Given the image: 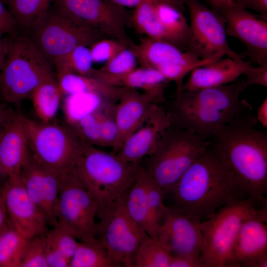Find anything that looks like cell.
<instances>
[{"mask_svg":"<svg viewBox=\"0 0 267 267\" xmlns=\"http://www.w3.org/2000/svg\"><path fill=\"white\" fill-rule=\"evenodd\" d=\"M70 267H115L104 248L96 238L79 241Z\"/></svg>","mask_w":267,"mask_h":267,"instance_id":"obj_29","label":"cell"},{"mask_svg":"<svg viewBox=\"0 0 267 267\" xmlns=\"http://www.w3.org/2000/svg\"><path fill=\"white\" fill-rule=\"evenodd\" d=\"M141 161H124L116 154L86 144L74 169L96 202L98 214L122 197L136 177Z\"/></svg>","mask_w":267,"mask_h":267,"instance_id":"obj_4","label":"cell"},{"mask_svg":"<svg viewBox=\"0 0 267 267\" xmlns=\"http://www.w3.org/2000/svg\"><path fill=\"white\" fill-rule=\"evenodd\" d=\"M171 256L156 237L148 235L136 251L134 267H169Z\"/></svg>","mask_w":267,"mask_h":267,"instance_id":"obj_32","label":"cell"},{"mask_svg":"<svg viewBox=\"0 0 267 267\" xmlns=\"http://www.w3.org/2000/svg\"><path fill=\"white\" fill-rule=\"evenodd\" d=\"M168 195L169 207L201 222L222 207L249 197L210 142Z\"/></svg>","mask_w":267,"mask_h":267,"instance_id":"obj_2","label":"cell"},{"mask_svg":"<svg viewBox=\"0 0 267 267\" xmlns=\"http://www.w3.org/2000/svg\"><path fill=\"white\" fill-rule=\"evenodd\" d=\"M256 118L265 129L267 128V97L258 108Z\"/></svg>","mask_w":267,"mask_h":267,"instance_id":"obj_49","label":"cell"},{"mask_svg":"<svg viewBox=\"0 0 267 267\" xmlns=\"http://www.w3.org/2000/svg\"><path fill=\"white\" fill-rule=\"evenodd\" d=\"M114 3L127 8L134 7L146 2L158 3L160 2H167L174 4L182 5L184 4L183 0H110Z\"/></svg>","mask_w":267,"mask_h":267,"instance_id":"obj_47","label":"cell"},{"mask_svg":"<svg viewBox=\"0 0 267 267\" xmlns=\"http://www.w3.org/2000/svg\"><path fill=\"white\" fill-rule=\"evenodd\" d=\"M131 48L141 66L157 70L199 58L169 42L147 37L141 38L139 43Z\"/></svg>","mask_w":267,"mask_h":267,"instance_id":"obj_24","label":"cell"},{"mask_svg":"<svg viewBox=\"0 0 267 267\" xmlns=\"http://www.w3.org/2000/svg\"><path fill=\"white\" fill-rule=\"evenodd\" d=\"M247 88L239 78L221 86L182 90L170 103L163 105L173 125L191 130L210 141L220 128L252 107L246 99L239 97Z\"/></svg>","mask_w":267,"mask_h":267,"instance_id":"obj_3","label":"cell"},{"mask_svg":"<svg viewBox=\"0 0 267 267\" xmlns=\"http://www.w3.org/2000/svg\"><path fill=\"white\" fill-rule=\"evenodd\" d=\"M155 3L146 2L135 7L131 15V24L137 32L145 37L167 42L156 13Z\"/></svg>","mask_w":267,"mask_h":267,"instance_id":"obj_30","label":"cell"},{"mask_svg":"<svg viewBox=\"0 0 267 267\" xmlns=\"http://www.w3.org/2000/svg\"><path fill=\"white\" fill-rule=\"evenodd\" d=\"M17 26L14 18L0 0V32L4 34H12Z\"/></svg>","mask_w":267,"mask_h":267,"instance_id":"obj_44","label":"cell"},{"mask_svg":"<svg viewBox=\"0 0 267 267\" xmlns=\"http://www.w3.org/2000/svg\"><path fill=\"white\" fill-rule=\"evenodd\" d=\"M98 205L84 187L74 168L60 173L55 207L57 223L79 241L95 238Z\"/></svg>","mask_w":267,"mask_h":267,"instance_id":"obj_10","label":"cell"},{"mask_svg":"<svg viewBox=\"0 0 267 267\" xmlns=\"http://www.w3.org/2000/svg\"><path fill=\"white\" fill-rule=\"evenodd\" d=\"M63 95L82 93H92L103 99L116 103L129 89L105 84L92 77L69 73L57 77Z\"/></svg>","mask_w":267,"mask_h":267,"instance_id":"obj_26","label":"cell"},{"mask_svg":"<svg viewBox=\"0 0 267 267\" xmlns=\"http://www.w3.org/2000/svg\"><path fill=\"white\" fill-rule=\"evenodd\" d=\"M252 109L220 128L209 141L249 197L267 204V134L256 128Z\"/></svg>","mask_w":267,"mask_h":267,"instance_id":"obj_1","label":"cell"},{"mask_svg":"<svg viewBox=\"0 0 267 267\" xmlns=\"http://www.w3.org/2000/svg\"><path fill=\"white\" fill-rule=\"evenodd\" d=\"M9 39L8 50L0 72V91L6 103L19 105L53 74L50 62L30 37Z\"/></svg>","mask_w":267,"mask_h":267,"instance_id":"obj_7","label":"cell"},{"mask_svg":"<svg viewBox=\"0 0 267 267\" xmlns=\"http://www.w3.org/2000/svg\"><path fill=\"white\" fill-rule=\"evenodd\" d=\"M5 204L9 225L25 238L48 231L44 217L27 194L19 174L8 178Z\"/></svg>","mask_w":267,"mask_h":267,"instance_id":"obj_17","label":"cell"},{"mask_svg":"<svg viewBox=\"0 0 267 267\" xmlns=\"http://www.w3.org/2000/svg\"><path fill=\"white\" fill-rule=\"evenodd\" d=\"M238 6L254 10L267 20V0H241Z\"/></svg>","mask_w":267,"mask_h":267,"instance_id":"obj_46","label":"cell"},{"mask_svg":"<svg viewBox=\"0 0 267 267\" xmlns=\"http://www.w3.org/2000/svg\"><path fill=\"white\" fill-rule=\"evenodd\" d=\"M169 267H203L199 257L191 255L172 256Z\"/></svg>","mask_w":267,"mask_h":267,"instance_id":"obj_45","label":"cell"},{"mask_svg":"<svg viewBox=\"0 0 267 267\" xmlns=\"http://www.w3.org/2000/svg\"><path fill=\"white\" fill-rule=\"evenodd\" d=\"M63 96L57 79L49 76L34 89L30 98L34 111L41 122L53 121Z\"/></svg>","mask_w":267,"mask_h":267,"instance_id":"obj_28","label":"cell"},{"mask_svg":"<svg viewBox=\"0 0 267 267\" xmlns=\"http://www.w3.org/2000/svg\"><path fill=\"white\" fill-rule=\"evenodd\" d=\"M252 64L244 58L221 57L193 69L182 90L215 87L232 83L244 75Z\"/></svg>","mask_w":267,"mask_h":267,"instance_id":"obj_23","label":"cell"},{"mask_svg":"<svg viewBox=\"0 0 267 267\" xmlns=\"http://www.w3.org/2000/svg\"><path fill=\"white\" fill-rule=\"evenodd\" d=\"M154 104L147 95L136 89H129L124 93L115 105L114 118L118 134L111 153L118 152L142 124Z\"/></svg>","mask_w":267,"mask_h":267,"instance_id":"obj_21","label":"cell"},{"mask_svg":"<svg viewBox=\"0 0 267 267\" xmlns=\"http://www.w3.org/2000/svg\"><path fill=\"white\" fill-rule=\"evenodd\" d=\"M46 232L27 239L19 267H47L45 259Z\"/></svg>","mask_w":267,"mask_h":267,"instance_id":"obj_37","label":"cell"},{"mask_svg":"<svg viewBox=\"0 0 267 267\" xmlns=\"http://www.w3.org/2000/svg\"><path fill=\"white\" fill-rule=\"evenodd\" d=\"M267 212L246 219L233 250L237 267H267Z\"/></svg>","mask_w":267,"mask_h":267,"instance_id":"obj_18","label":"cell"},{"mask_svg":"<svg viewBox=\"0 0 267 267\" xmlns=\"http://www.w3.org/2000/svg\"><path fill=\"white\" fill-rule=\"evenodd\" d=\"M212 8L218 10L232 5H239L241 0H205Z\"/></svg>","mask_w":267,"mask_h":267,"instance_id":"obj_51","label":"cell"},{"mask_svg":"<svg viewBox=\"0 0 267 267\" xmlns=\"http://www.w3.org/2000/svg\"><path fill=\"white\" fill-rule=\"evenodd\" d=\"M30 36L50 62L69 54L80 45L91 46L108 38L100 31L77 23L51 4L32 24Z\"/></svg>","mask_w":267,"mask_h":267,"instance_id":"obj_8","label":"cell"},{"mask_svg":"<svg viewBox=\"0 0 267 267\" xmlns=\"http://www.w3.org/2000/svg\"><path fill=\"white\" fill-rule=\"evenodd\" d=\"M4 35L0 32V72L3 67L9 47V39L4 37Z\"/></svg>","mask_w":267,"mask_h":267,"instance_id":"obj_50","label":"cell"},{"mask_svg":"<svg viewBox=\"0 0 267 267\" xmlns=\"http://www.w3.org/2000/svg\"><path fill=\"white\" fill-rule=\"evenodd\" d=\"M216 10L224 20L227 35L245 47L244 57L252 64H267V20L237 5Z\"/></svg>","mask_w":267,"mask_h":267,"instance_id":"obj_14","label":"cell"},{"mask_svg":"<svg viewBox=\"0 0 267 267\" xmlns=\"http://www.w3.org/2000/svg\"><path fill=\"white\" fill-rule=\"evenodd\" d=\"M27 239L10 225L0 232V267H19Z\"/></svg>","mask_w":267,"mask_h":267,"instance_id":"obj_34","label":"cell"},{"mask_svg":"<svg viewBox=\"0 0 267 267\" xmlns=\"http://www.w3.org/2000/svg\"><path fill=\"white\" fill-rule=\"evenodd\" d=\"M124 196L98 214L95 237L115 267H134L136 251L148 234L127 214L124 207Z\"/></svg>","mask_w":267,"mask_h":267,"instance_id":"obj_11","label":"cell"},{"mask_svg":"<svg viewBox=\"0 0 267 267\" xmlns=\"http://www.w3.org/2000/svg\"><path fill=\"white\" fill-rule=\"evenodd\" d=\"M209 144V141L193 131L172 124L162 133L151 152L141 163L146 174L160 188L165 197Z\"/></svg>","mask_w":267,"mask_h":267,"instance_id":"obj_5","label":"cell"},{"mask_svg":"<svg viewBox=\"0 0 267 267\" xmlns=\"http://www.w3.org/2000/svg\"><path fill=\"white\" fill-rule=\"evenodd\" d=\"M8 177L4 173L0 165V192L3 191L6 187Z\"/></svg>","mask_w":267,"mask_h":267,"instance_id":"obj_53","label":"cell"},{"mask_svg":"<svg viewBox=\"0 0 267 267\" xmlns=\"http://www.w3.org/2000/svg\"><path fill=\"white\" fill-rule=\"evenodd\" d=\"M146 187L149 212V232L148 235L156 237L167 211L164 204L165 195L157 184L146 174Z\"/></svg>","mask_w":267,"mask_h":267,"instance_id":"obj_35","label":"cell"},{"mask_svg":"<svg viewBox=\"0 0 267 267\" xmlns=\"http://www.w3.org/2000/svg\"><path fill=\"white\" fill-rule=\"evenodd\" d=\"M9 107L6 104L0 103V131L7 114Z\"/></svg>","mask_w":267,"mask_h":267,"instance_id":"obj_52","label":"cell"},{"mask_svg":"<svg viewBox=\"0 0 267 267\" xmlns=\"http://www.w3.org/2000/svg\"><path fill=\"white\" fill-rule=\"evenodd\" d=\"M7 185V182L4 190L0 192V232L9 225L5 204Z\"/></svg>","mask_w":267,"mask_h":267,"instance_id":"obj_48","label":"cell"},{"mask_svg":"<svg viewBox=\"0 0 267 267\" xmlns=\"http://www.w3.org/2000/svg\"><path fill=\"white\" fill-rule=\"evenodd\" d=\"M91 77L109 86L141 90L160 105L167 102L165 92L171 82L157 69L143 66L121 75H107L94 69Z\"/></svg>","mask_w":267,"mask_h":267,"instance_id":"obj_22","label":"cell"},{"mask_svg":"<svg viewBox=\"0 0 267 267\" xmlns=\"http://www.w3.org/2000/svg\"><path fill=\"white\" fill-rule=\"evenodd\" d=\"M93 63L89 48L80 45L68 55L55 60L53 64L57 77L69 73L90 77L94 70Z\"/></svg>","mask_w":267,"mask_h":267,"instance_id":"obj_33","label":"cell"},{"mask_svg":"<svg viewBox=\"0 0 267 267\" xmlns=\"http://www.w3.org/2000/svg\"><path fill=\"white\" fill-rule=\"evenodd\" d=\"M188 12L190 38L187 50L202 59L244 58L228 44L224 20L200 0H183Z\"/></svg>","mask_w":267,"mask_h":267,"instance_id":"obj_13","label":"cell"},{"mask_svg":"<svg viewBox=\"0 0 267 267\" xmlns=\"http://www.w3.org/2000/svg\"><path fill=\"white\" fill-rule=\"evenodd\" d=\"M267 206L248 197L222 207L202 222L203 267H237L233 250L239 229L249 217L267 212Z\"/></svg>","mask_w":267,"mask_h":267,"instance_id":"obj_6","label":"cell"},{"mask_svg":"<svg viewBox=\"0 0 267 267\" xmlns=\"http://www.w3.org/2000/svg\"><path fill=\"white\" fill-rule=\"evenodd\" d=\"M23 116L9 107L0 131V165L8 178L19 174L29 152Z\"/></svg>","mask_w":267,"mask_h":267,"instance_id":"obj_20","label":"cell"},{"mask_svg":"<svg viewBox=\"0 0 267 267\" xmlns=\"http://www.w3.org/2000/svg\"><path fill=\"white\" fill-rule=\"evenodd\" d=\"M115 103L106 101L101 107L100 129L101 146L112 148L117 137L118 131L114 118Z\"/></svg>","mask_w":267,"mask_h":267,"instance_id":"obj_39","label":"cell"},{"mask_svg":"<svg viewBox=\"0 0 267 267\" xmlns=\"http://www.w3.org/2000/svg\"><path fill=\"white\" fill-rule=\"evenodd\" d=\"M155 237L171 256L201 257L203 247L201 222L193 216L167 206Z\"/></svg>","mask_w":267,"mask_h":267,"instance_id":"obj_15","label":"cell"},{"mask_svg":"<svg viewBox=\"0 0 267 267\" xmlns=\"http://www.w3.org/2000/svg\"><path fill=\"white\" fill-rule=\"evenodd\" d=\"M184 4L167 2L155 3L156 13L166 35L167 42L182 50H186L190 28L184 16Z\"/></svg>","mask_w":267,"mask_h":267,"instance_id":"obj_25","label":"cell"},{"mask_svg":"<svg viewBox=\"0 0 267 267\" xmlns=\"http://www.w3.org/2000/svg\"><path fill=\"white\" fill-rule=\"evenodd\" d=\"M45 259L47 267H70V261L47 237Z\"/></svg>","mask_w":267,"mask_h":267,"instance_id":"obj_42","label":"cell"},{"mask_svg":"<svg viewBox=\"0 0 267 267\" xmlns=\"http://www.w3.org/2000/svg\"><path fill=\"white\" fill-rule=\"evenodd\" d=\"M54 0H1L14 18L17 26L29 30Z\"/></svg>","mask_w":267,"mask_h":267,"instance_id":"obj_31","label":"cell"},{"mask_svg":"<svg viewBox=\"0 0 267 267\" xmlns=\"http://www.w3.org/2000/svg\"><path fill=\"white\" fill-rule=\"evenodd\" d=\"M23 119L29 149L38 162L58 173L74 167L86 143L69 126Z\"/></svg>","mask_w":267,"mask_h":267,"instance_id":"obj_9","label":"cell"},{"mask_svg":"<svg viewBox=\"0 0 267 267\" xmlns=\"http://www.w3.org/2000/svg\"><path fill=\"white\" fill-rule=\"evenodd\" d=\"M127 47L121 42L105 38L97 41L90 46L93 62H105Z\"/></svg>","mask_w":267,"mask_h":267,"instance_id":"obj_41","label":"cell"},{"mask_svg":"<svg viewBox=\"0 0 267 267\" xmlns=\"http://www.w3.org/2000/svg\"><path fill=\"white\" fill-rule=\"evenodd\" d=\"M172 125L171 115L164 105H153L142 124L116 154L127 162H141L151 152L162 133Z\"/></svg>","mask_w":267,"mask_h":267,"instance_id":"obj_19","label":"cell"},{"mask_svg":"<svg viewBox=\"0 0 267 267\" xmlns=\"http://www.w3.org/2000/svg\"><path fill=\"white\" fill-rule=\"evenodd\" d=\"M246 79L244 80L247 88L251 85L267 87V64L255 67L251 65L245 71Z\"/></svg>","mask_w":267,"mask_h":267,"instance_id":"obj_43","label":"cell"},{"mask_svg":"<svg viewBox=\"0 0 267 267\" xmlns=\"http://www.w3.org/2000/svg\"><path fill=\"white\" fill-rule=\"evenodd\" d=\"M137 62V59L133 50L131 48L126 47L97 69L107 75H121L136 68Z\"/></svg>","mask_w":267,"mask_h":267,"instance_id":"obj_38","label":"cell"},{"mask_svg":"<svg viewBox=\"0 0 267 267\" xmlns=\"http://www.w3.org/2000/svg\"><path fill=\"white\" fill-rule=\"evenodd\" d=\"M47 237L70 261L78 246L79 241L70 232L58 224L46 232Z\"/></svg>","mask_w":267,"mask_h":267,"instance_id":"obj_40","label":"cell"},{"mask_svg":"<svg viewBox=\"0 0 267 267\" xmlns=\"http://www.w3.org/2000/svg\"><path fill=\"white\" fill-rule=\"evenodd\" d=\"M58 173L38 162L29 149L19 177L30 198L44 217L48 225L57 223L55 207L59 188Z\"/></svg>","mask_w":267,"mask_h":267,"instance_id":"obj_16","label":"cell"},{"mask_svg":"<svg viewBox=\"0 0 267 267\" xmlns=\"http://www.w3.org/2000/svg\"><path fill=\"white\" fill-rule=\"evenodd\" d=\"M100 112L101 107L97 108L96 110L69 124L84 142L95 147L101 146Z\"/></svg>","mask_w":267,"mask_h":267,"instance_id":"obj_36","label":"cell"},{"mask_svg":"<svg viewBox=\"0 0 267 267\" xmlns=\"http://www.w3.org/2000/svg\"><path fill=\"white\" fill-rule=\"evenodd\" d=\"M146 176L142 165L136 177L125 194L123 202L125 210L130 218L148 234L149 220Z\"/></svg>","mask_w":267,"mask_h":267,"instance_id":"obj_27","label":"cell"},{"mask_svg":"<svg viewBox=\"0 0 267 267\" xmlns=\"http://www.w3.org/2000/svg\"><path fill=\"white\" fill-rule=\"evenodd\" d=\"M52 4L77 23L96 29L128 47L135 44L126 30L132 13L110 0H54Z\"/></svg>","mask_w":267,"mask_h":267,"instance_id":"obj_12","label":"cell"}]
</instances>
